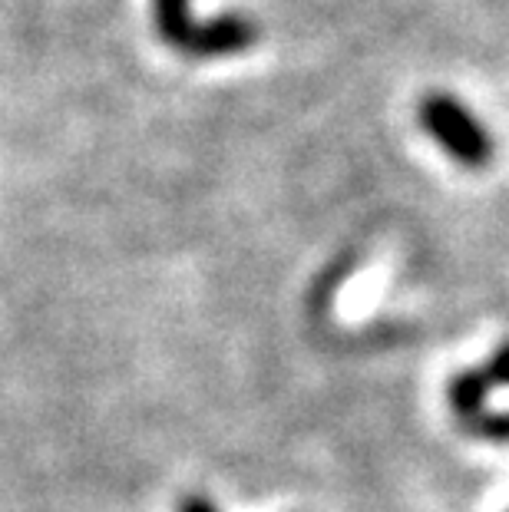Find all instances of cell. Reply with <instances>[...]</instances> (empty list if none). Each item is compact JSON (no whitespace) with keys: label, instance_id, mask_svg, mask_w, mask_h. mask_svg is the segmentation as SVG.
Listing matches in <instances>:
<instances>
[{"label":"cell","instance_id":"1","mask_svg":"<svg viewBox=\"0 0 509 512\" xmlns=\"http://www.w3.org/2000/svg\"><path fill=\"white\" fill-rule=\"evenodd\" d=\"M153 24L166 47L199 60L245 53L258 40V24L245 14H222L209 24H196L189 0H153Z\"/></svg>","mask_w":509,"mask_h":512},{"label":"cell","instance_id":"4","mask_svg":"<svg viewBox=\"0 0 509 512\" xmlns=\"http://www.w3.org/2000/svg\"><path fill=\"white\" fill-rule=\"evenodd\" d=\"M176 512H219V506H215L212 499H205V496H186Z\"/></svg>","mask_w":509,"mask_h":512},{"label":"cell","instance_id":"3","mask_svg":"<svg viewBox=\"0 0 509 512\" xmlns=\"http://www.w3.org/2000/svg\"><path fill=\"white\" fill-rule=\"evenodd\" d=\"M417 119L424 133L437 143L453 162L467 169H486L493 162V136L457 96L427 93L417 106Z\"/></svg>","mask_w":509,"mask_h":512},{"label":"cell","instance_id":"2","mask_svg":"<svg viewBox=\"0 0 509 512\" xmlns=\"http://www.w3.org/2000/svg\"><path fill=\"white\" fill-rule=\"evenodd\" d=\"M496 387H509V341L496 347L483 367L460 370L447 384V400L463 433L509 446V413L486 410V397Z\"/></svg>","mask_w":509,"mask_h":512}]
</instances>
